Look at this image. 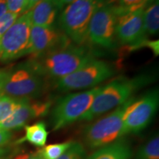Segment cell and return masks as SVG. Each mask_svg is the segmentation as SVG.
<instances>
[{"instance_id": "cell-30", "label": "cell", "mask_w": 159, "mask_h": 159, "mask_svg": "<svg viewBox=\"0 0 159 159\" xmlns=\"http://www.w3.org/2000/svg\"><path fill=\"white\" fill-rule=\"evenodd\" d=\"M41 1V0H27V3H28V7H29L30 11V10L33 8L35 5H37V4Z\"/></svg>"}, {"instance_id": "cell-28", "label": "cell", "mask_w": 159, "mask_h": 159, "mask_svg": "<svg viewBox=\"0 0 159 159\" xmlns=\"http://www.w3.org/2000/svg\"><path fill=\"white\" fill-rule=\"evenodd\" d=\"M6 75H7V71L0 70V95L2 94V91L4 83L5 81Z\"/></svg>"}, {"instance_id": "cell-1", "label": "cell", "mask_w": 159, "mask_h": 159, "mask_svg": "<svg viewBox=\"0 0 159 159\" xmlns=\"http://www.w3.org/2000/svg\"><path fill=\"white\" fill-rule=\"evenodd\" d=\"M96 59L85 46L71 41L39 56L27 63L43 78L57 80L63 77Z\"/></svg>"}, {"instance_id": "cell-14", "label": "cell", "mask_w": 159, "mask_h": 159, "mask_svg": "<svg viewBox=\"0 0 159 159\" xmlns=\"http://www.w3.org/2000/svg\"><path fill=\"white\" fill-rule=\"evenodd\" d=\"M61 10L57 0H41L29 11L32 25L52 27Z\"/></svg>"}, {"instance_id": "cell-18", "label": "cell", "mask_w": 159, "mask_h": 159, "mask_svg": "<svg viewBox=\"0 0 159 159\" xmlns=\"http://www.w3.org/2000/svg\"><path fill=\"white\" fill-rule=\"evenodd\" d=\"M132 158L134 159H159L158 135H154L143 144Z\"/></svg>"}, {"instance_id": "cell-25", "label": "cell", "mask_w": 159, "mask_h": 159, "mask_svg": "<svg viewBox=\"0 0 159 159\" xmlns=\"http://www.w3.org/2000/svg\"><path fill=\"white\" fill-rule=\"evenodd\" d=\"M12 137L11 130L0 129V147H2L10 142Z\"/></svg>"}, {"instance_id": "cell-5", "label": "cell", "mask_w": 159, "mask_h": 159, "mask_svg": "<svg viewBox=\"0 0 159 159\" xmlns=\"http://www.w3.org/2000/svg\"><path fill=\"white\" fill-rule=\"evenodd\" d=\"M115 70L110 63L94 59L66 76L55 80V89L60 92L95 88L114 76Z\"/></svg>"}, {"instance_id": "cell-12", "label": "cell", "mask_w": 159, "mask_h": 159, "mask_svg": "<svg viewBox=\"0 0 159 159\" xmlns=\"http://www.w3.org/2000/svg\"><path fill=\"white\" fill-rule=\"evenodd\" d=\"M51 106L52 102L49 101L31 102L28 99H19L18 106L13 114L0 123V129L7 130L20 129L32 119L46 116Z\"/></svg>"}, {"instance_id": "cell-6", "label": "cell", "mask_w": 159, "mask_h": 159, "mask_svg": "<svg viewBox=\"0 0 159 159\" xmlns=\"http://www.w3.org/2000/svg\"><path fill=\"white\" fill-rule=\"evenodd\" d=\"M101 89L95 87L82 92L71 93L60 99L51 112L52 130H61L79 120L90 108Z\"/></svg>"}, {"instance_id": "cell-21", "label": "cell", "mask_w": 159, "mask_h": 159, "mask_svg": "<svg viewBox=\"0 0 159 159\" xmlns=\"http://www.w3.org/2000/svg\"><path fill=\"white\" fill-rule=\"evenodd\" d=\"M87 152L83 144L73 142L70 148L57 159H86Z\"/></svg>"}, {"instance_id": "cell-31", "label": "cell", "mask_w": 159, "mask_h": 159, "mask_svg": "<svg viewBox=\"0 0 159 159\" xmlns=\"http://www.w3.org/2000/svg\"><path fill=\"white\" fill-rule=\"evenodd\" d=\"M6 153H7V150H5V149H3V148H0V158H1L2 156H5Z\"/></svg>"}, {"instance_id": "cell-20", "label": "cell", "mask_w": 159, "mask_h": 159, "mask_svg": "<svg viewBox=\"0 0 159 159\" xmlns=\"http://www.w3.org/2000/svg\"><path fill=\"white\" fill-rule=\"evenodd\" d=\"M19 99L7 95H0V123L5 121L16 108Z\"/></svg>"}, {"instance_id": "cell-22", "label": "cell", "mask_w": 159, "mask_h": 159, "mask_svg": "<svg viewBox=\"0 0 159 159\" xmlns=\"http://www.w3.org/2000/svg\"><path fill=\"white\" fill-rule=\"evenodd\" d=\"M116 13L117 15L124 13L125 11H134L144 7L143 5L144 0H116Z\"/></svg>"}, {"instance_id": "cell-9", "label": "cell", "mask_w": 159, "mask_h": 159, "mask_svg": "<svg viewBox=\"0 0 159 159\" xmlns=\"http://www.w3.org/2000/svg\"><path fill=\"white\" fill-rule=\"evenodd\" d=\"M31 27L29 11L17 18L0 41V61H13L29 54Z\"/></svg>"}, {"instance_id": "cell-2", "label": "cell", "mask_w": 159, "mask_h": 159, "mask_svg": "<svg viewBox=\"0 0 159 159\" xmlns=\"http://www.w3.org/2000/svg\"><path fill=\"white\" fill-rule=\"evenodd\" d=\"M149 77L142 75L134 78L119 77L102 87L89 110L79 121H92L101 115L124 104L137 89L150 82Z\"/></svg>"}, {"instance_id": "cell-29", "label": "cell", "mask_w": 159, "mask_h": 159, "mask_svg": "<svg viewBox=\"0 0 159 159\" xmlns=\"http://www.w3.org/2000/svg\"><path fill=\"white\" fill-rule=\"evenodd\" d=\"M57 1L59 4L60 7H61V9H63L65 6L68 5L69 4L73 2L75 0H57Z\"/></svg>"}, {"instance_id": "cell-4", "label": "cell", "mask_w": 159, "mask_h": 159, "mask_svg": "<svg viewBox=\"0 0 159 159\" xmlns=\"http://www.w3.org/2000/svg\"><path fill=\"white\" fill-rule=\"evenodd\" d=\"M134 99H129L112 112L85 128L83 136L86 148L89 150H96L122 138L123 118L127 108Z\"/></svg>"}, {"instance_id": "cell-15", "label": "cell", "mask_w": 159, "mask_h": 159, "mask_svg": "<svg viewBox=\"0 0 159 159\" xmlns=\"http://www.w3.org/2000/svg\"><path fill=\"white\" fill-rule=\"evenodd\" d=\"M132 148L127 139L120 138L106 146L97 149L86 159H131Z\"/></svg>"}, {"instance_id": "cell-23", "label": "cell", "mask_w": 159, "mask_h": 159, "mask_svg": "<svg viewBox=\"0 0 159 159\" xmlns=\"http://www.w3.org/2000/svg\"><path fill=\"white\" fill-rule=\"evenodd\" d=\"M7 11L17 15H22L29 11L27 0H5Z\"/></svg>"}, {"instance_id": "cell-13", "label": "cell", "mask_w": 159, "mask_h": 159, "mask_svg": "<svg viewBox=\"0 0 159 159\" xmlns=\"http://www.w3.org/2000/svg\"><path fill=\"white\" fill-rule=\"evenodd\" d=\"M71 41L61 30L52 27L32 25L29 54L39 56Z\"/></svg>"}, {"instance_id": "cell-7", "label": "cell", "mask_w": 159, "mask_h": 159, "mask_svg": "<svg viewBox=\"0 0 159 159\" xmlns=\"http://www.w3.org/2000/svg\"><path fill=\"white\" fill-rule=\"evenodd\" d=\"M45 88L44 78L26 63L7 71L2 94L17 99H30L41 96Z\"/></svg>"}, {"instance_id": "cell-19", "label": "cell", "mask_w": 159, "mask_h": 159, "mask_svg": "<svg viewBox=\"0 0 159 159\" xmlns=\"http://www.w3.org/2000/svg\"><path fill=\"white\" fill-rule=\"evenodd\" d=\"M72 142H66L47 145L39 151V153L42 159H57L70 148Z\"/></svg>"}, {"instance_id": "cell-16", "label": "cell", "mask_w": 159, "mask_h": 159, "mask_svg": "<svg viewBox=\"0 0 159 159\" xmlns=\"http://www.w3.org/2000/svg\"><path fill=\"white\" fill-rule=\"evenodd\" d=\"M144 28L146 37L156 35L159 30V3L158 0L145 6L143 13Z\"/></svg>"}, {"instance_id": "cell-8", "label": "cell", "mask_w": 159, "mask_h": 159, "mask_svg": "<svg viewBox=\"0 0 159 159\" xmlns=\"http://www.w3.org/2000/svg\"><path fill=\"white\" fill-rule=\"evenodd\" d=\"M159 93L158 89L149 91L142 98L130 102L125 111L122 129V137L136 134L144 130L158 111Z\"/></svg>"}, {"instance_id": "cell-17", "label": "cell", "mask_w": 159, "mask_h": 159, "mask_svg": "<svg viewBox=\"0 0 159 159\" xmlns=\"http://www.w3.org/2000/svg\"><path fill=\"white\" fill-rule=\"evenodd\" d=\"M25 136L24 140L35 147L43 148L47 142L49 132L43 122H39L31 125H25Z\"/></svg>"}, {"instance_id": "cell-11", "label": "cell", "mask_w": 159, "mask_h": 159, "mask_svg": "<svg viewBox=\"0 0 159 159\" xmlns=\"http://www.w3.org/2000/svg\"><path fill=\"white\" fill-rule=\"evenodd\" d=\"M144 7L117 15L116 37L123 44L134 46L146 40L143 13Z\"/></svg>"}, {"instance_id": "cell-24", "label": "cell", "mask_w": 159, "mask_h": 159, "mask_svg": "<svg viewBox=\"0 0 159 159\" xmlns=\"http://www.w3.org/2000/svg\"><path fill=\"white\" fill-rule=\"evenodd\" d=\"M19 16V15L15 14V13L7 12L0 19V41L5 32L11 27V26L15 22V21Z\"/></svg>"}, {"instance_id": "cell-26", "label": "cell", "mask_w": 159, "mask_h": 159, "mask_svg": "<svg viewBox=\"0 0 159 159\" xmlns=\"http://www.w3.org/2000/svg\"><path fill=\"white\" fill-rule=\"evenodd\" d=\"M14 159H42L40 156L39 152H31V153L21 154L16 157Z\"/></svg>"}, {"instance_id": "cell-3", "label": "cell", "mask_w": 159, "mask_h": 159, "mask_svg": "<svg viewBox=\"0 0 159 159\" xmlns=\"http://www.w3.org/2000/svg\"><path fill=\"white\" fill-rule=\"evenodd\" d=\"M110 1L75 0L65 6L60 13V29L75 44L84 46L88 41L89 26L94 11Z\"/></svg>"}, {"instance_id": "cell-27", "label": "cell", "mask_w": 159, "mask_h": 159, "mask_svg": "<svg viewBox=\"0 0 159 159\" xmlns=\"http://www.w3.org/2000/svg\"><path fill=\"white\" fill-rule=\"evenodd\" d=\"M7 11V5L5 0H0V19L5 14Z\"/></svg>"}, {"instance_id": "cell-10", "label": "cell", "mask_w": 159, "mask_h": 159, "mask_svg": "<svg viewBox=\"0 0 159 159\" xmlns=\"http://www.w3.org/2000/svg\"><path fill=\"white\" fill-rule=\"evenodd\" d=\"M116 4L114 0L99 6L91 17L88 30V40L103 48L114 47L116 36Z\"/></svg>"}]
</instances>
